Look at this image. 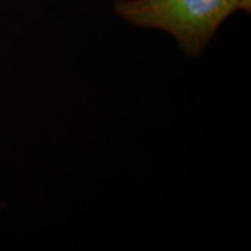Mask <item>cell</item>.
<instances>
[{
  "label": "cell",
  "mask_w": 251,
  "mask_h": 251,
  "mask_svg": "<svg viewBox=\"0 0 251 251\" xmlns=\"http://www.w3.org/2000/svg\"><path fill=\"white\" fill-rule=\"evenodd\" d=\"M115 14L130 26L169 34L188 58H198L220 27L251 0H115Z\"/></svg>",
  "instance_id": "1"
}]
</instances>
